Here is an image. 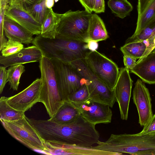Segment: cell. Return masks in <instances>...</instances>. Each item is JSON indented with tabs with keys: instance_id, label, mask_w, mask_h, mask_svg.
<instances>
[{
	"instance_id": "cell-1",
	"label": "cell",
	"mask_w": 155,
	"mask_h": 155,
	"mask_svg": "<svg viewBox=\"0 0 155 155\" xmlns=\"http://www.w3.org/2000/svg\"><path fill=\"white\" fill-rule=\"evenodd\" d=\"M32 44L40 49L43 56L68 64L85 59L91 51L87 42L84 41L57 37L45 38L40 35L34 38Z\"/></svg>"
},
{
	"instance_id": "cell-2",
	"label": "cell",
	"mask_w": 155,
	"mask_h": 155,
	"mask_svg": "<svg viewBox=\"0 0 155 155\" xmlns=\"http://www.w3.org/2000/svg\"><path fill=\"white\" fill-rule=\"evenodd\" d=\"M94 149L122 154L155 155V134H111L105 142L100 141Z\"/></svg>"
},
{
	"instance_id": "cell-3",
	"label": "cell",
	"mask_w": 155,
	"mask_h": 155,
	"mask_svg": "<svg viewBox=\"0 0 155 155\" xmlns=\"http://www.w3.org/2000/svg\"><path fill=\"white\" fill-rule=\"evenodd\" d=\"M41 87L40 102L45 106L50 117L63 103L59 93L54 66L50 59L44 56L39 61Z\"/></svg>"
},
{
	"instance_id": "cell-4",
	"label": "cell",
	"mask_w": 155,
	"mask_h": 155,
	"mask_svg": "<svg viewBox=\"0 0 155 155\" xmlns=\"http://www.w3.org/2000/svg\"><path fill=\"white\" fill-rule=\"evenodd\" d=\"M92 14L86 10H69L62 14L56 37L76 40L87 42L88 30Z\"/></svg>"
},
{
	"instance_id": "cell-5",
	"label": "cell",
	"mask_w": 155,
	"mask_h": 155,
	"mask_svg": "<svg viewBox=\"0 0 155 155\" xmlns=\"http://www.w3.org/2000/svg\"><path fill=\"white\" fill-rule=\"evenodd\" d=\"M0 119L5 129L14 138L28 148L45 154L44 140L28 121L26 116L14 121Z\"/></svg>"
},
{
	"instance_id": "cell-6",
	"label": "cell",
	"mask_w": 155,
	"mask_h": 155,
	"mask_svg": "<svg viewBox=\"0 0 155 155\" xmlns=\"http://www.w3.org/2000/svg\"><path fill=\"white\" fill-rule=\"evenodd\" d=\"M84 60L92 72L111 90L114 91L120 72L117 64L96 50L91 51Z\"/></svg>"
},
{
	"instance_id": "cell-7",
	"label": "cell",
	"mask_w": 155,
	"mask_h": 155,
	"mask_svg": "<svg viewBox=\"0 0 155 155\" xmlns=\"http://www.w3.org/2000/svg\"><path fill=\"white\" fill-rule=\"evenodd\" d=\"M50 59L54 66L60 97L63 101H67L68 96L86 83L87 81L70 64Z\"/></svg>"
},
{
	"instance_id": "cell-8",
	"label": "cell",
	"mask_w": 155,
	"mask_h": 155,
	"mask_svg": "<svg viewBox=\"0 0 155 155\" xmlns=\"http://www.w3.org/2000/svg\"><path fill=\"white\" fill-rule=\"evenodd\" d=\"M133 82L129 71L125 67L120 68L114 91L116 101L118 103L121 118L123 120L128 118Z\"/></svg>"
},
{
	"instance_id": "cell-9",
	"label": "cell",
	"mask_w": 155,
	"mask_h": 155,
	"mask_svg": "<svg viewBox=\"0 0 155 155\" xmlns=\"http://www.w3.org/2000/svg\"><path fill=\"white\" fill-rule=\"evenodd\" d=\"M81 115L89 123L96 125L111 122L112 113L108 105L88 100L79 104H73Z\"/></svg>"
},
{
	"instance_id": "cell-10",
	"label": "cell",
	"mask_w": 155,
	"mask_h": 155,
	"mask_svg": "<svg viewBox=\"0 0 155 155\" xmlns=\"http://www.w3.org/2000/svg\"><path fill=\"white\" fill-rule=\"evenodd\" d=\"M41 87V80L37 78L23 91L8 97L7 102L15 109L25 112L40 102Z\"/></svg>"
},
{
	"instance_id": "cell-11",
	"label": "cell",
	"mask_w": 155,
	"mask_h": 155,
	"mask_svg": "<svg viewBox=\"0 0 155 155\" xmlns=\"http://www.w3.org/2000/svg\"><path fill=\"white\" fill-rule=\"evenodd\" d=\"M133 99L138 111L139 123L143 126L151 119L153 114L149 91L140 79H137L135 84Z\"/></svg>"
},
{
	"instance_id": "cell-12",
	"label": "cell",
	"mask_w": 155,
	"mask_h": 155,
	"mask_svg": "<svg viewBox=\"0 0 155 155\" xmlns=\"http://www.w3.org/2000/svg\"><path fill=\"white\" fill-rule=\"evenodd\" d=\"M10 0L5 13V16L19 24L33 35H40L41 25L34 19L20 3L16 0Z\"/></svg>"
},
{
	"instance_id": "cell-13",
	"label": "cell",
	"mask_w": 155,
	"mask_h": 155,
	"mask_svg": "<svg viewBox=\"0 0 155 155\" xmlns=\"http://www.w3.org/2000/svg\"><path fill=\"white\" fill-rule=\"evenodd\" d=\"M87 81L86 84L89 100L107 105L112 108L116 101L114 90H111L94 75L89 76Z\"/></svg>"
},
{
	"instance_id": "cell-14",
	"label": "cell",
	"mask_w": 155,
	"mask_h": 155,
	"mask_svg": "<svg viewBox=\"0 0 155 155\" xmlns=\"http://www.w3.org/2000/svg\"><path fill=\"white\" fill-rule=\"evenodd\" d=\"M45 154L48 155H107V151L93 149L91 147L73 145L59 142L44 140Z\"/></svg>"
},
{
	"instance_id": "cell-15",
	"label": "cell",
	"mask_w": 155,
	"mask_h": 155,
	"mask_svg": "<svg viewBox=\"0 0 155 155\" xmlns=\"http://www.w3.org/2000/svg\"><path fill=\"white\" fill-rule=\"evenodd\" d=\"M42 56L40 49L33 45L24 48L17 53L8 57L1 55L0 63L6 68L15 65L39 62Z\"/></svg>"
},
{
	"instance_id": "cell-16",
	"label": "cell",
	"mask_w": 155,
	"mask_h": 155,
	"mask_svg": "<svg viewBox=\"0 0 155 155\" xmlns=\"http://www.w3.org/2000/svg\"><path fill=\"white\" fill-rule=\"evenodd\" d=\"M4 34L8 40L27 45L32 43L33 35L19 24L5 16L3 26Z\"/></svg>"
},
{
	"instance_id": "cell-17",
	"label": "cell",
	"mask_w": 155,
	"mask_h": 155,
	"mask_svg": "<svg viewBox=\"0 0 155 155\" xmlns=\"http://www.w3.org/2000/svg\"><path fill=\"white\" fill-rule=\"evenodd\" d=\"M130 71L144 82L149 84H155V49L142 59L137 61Z\"/></svg>"
},
{
	"instance_id": "cell-18",
	"label": "cell",
	"mask_w": 155,
	"mask_h": 155,
	"mask_svg": "<svg viewBox=\"0 0 155 155\" xmlns=\"http://www.w3.org/2000/svg\"><path fill=\"white\" fill-rule=\"evenodd\" d=\"M137 11L136 28L130 38L139 35L155 15V0H138Z\"/></svg>"
},
{
	"instance_id": "cell-19",
	"label": "cell",
	"mask_w": 155,
	"mask_h": 155,
	"mask_svg": "<svg viewBox=\"0 0 155 155\" xmlns=\"http://www.w3.org/2000/svg\"><path fill=\"white\" fill-rule=\"evenodd\" d=\"M64 102L56 113L49 120L63 124H70L81 115L78 109L69 101Z\"/></svg>"
},
{
	"instance_id": "cell-20",
	"label": "cell",
	"mask_w": 155,
	"mask_h": 155,
	"mask_svg": "<svg viewBox=\"0 0 155 155\" xmlns=\"http://www.w3.org/2000/svg\"><path fill=\"white\" fill-rule=\"evenodd\" d=\"M88 35L89 40L97 42L105 40L109 37L103 21L95 13L92 14L90 19Z\"/></svg>"
},
{
	"instance_id": "cell-21",
	"label": "cell",
	"mask_w": 155,
	"mask_h": 155,
	"mask_svg": "<svg viewBox=\"0 0 155 155\" xmlns=\"http://www.w3.org/2000/svg\"><path fill=\"white\" fill-rule=\"evenodd\" d=\"M20 3L23 7L28 12L38 23L42 25L50 8H52L54 2L58 0H43L31 5H25Z\"/></svg>"
},
{
	"instance_id": "cell-22",
	"label": "cell",
	"mask_w": 155,
	"mask_h": 155,
	"mask_svg": "<svg viewBox=\"0 0 155 155\" xmlns=\"http://www.w3.org/2000/svg\"><path fill=\"white\" fill-rule=\"evenodd\" d=\"M62 14L55 13L52 8L41 25L40 35L44 38L54 39L56 38L58 24Z\"/></svg>"
},
{
	"instance_id": "cell-23",
	"label": "cell",
	"mask_w": 155,
	"mask_h": 155,
	"mask_svg": "<svg viewBox=\"0 0 155 155\" xmlns=\"http://www.w3.org/2000/svg\"><path fill=\"white\" fill-rule=\"evenodd\" d=\"M7 97H1L0 99V118L8 121H14L24 118V112L17 110L9 105L7 102Z\"/></svg>"
},
{
	"instance_id": "cell-24",
	"label": "cell",
	"mask_w": 155,
	"mask_h": 155,
	"mask_svg": "<svg viewBox=\"0 0 155 155\" xmlns=\"http://www.w3.org/2000/svg\"><path fill=\"white\" fill-rule=\"evenodd\" d=\"M147 47L144 41H134L125 43L120 47V50L124 55L139 59L145 53Z\"/></svg>"
},
{
	"instance_id": "cell-25",
	"label": "cell",
	"mask_w": 155,
	"mask_h": 155,
	"mask_svg": "<svg viewBox=\"0 0 155 155\" xmlns=\"http://www.w3.org/2000/svg\"><path fill=\"white\" fill-rule=\"evenodd\" d=\"M107 4L112 12L121 18L129 15L133 9L132 5L127 0H109Z\"/></svg>"
},
{
	"instance_id": "cell-26",
	"label": "cell",
	"mask_w": 155,
	"mask_h": 155,
	"mask_svg": "<svg viewBox=\"0 0 155 155\" xmlns=\"http://www.w3.org/2000/svg\"><path fill=\"white\" fill-rule=\"evenodd\" d=\"M25 71V67L22 64L12 65L8 68L7 70L8 82L10 84V89L18 90L21 76Z\"/></svg>"
},
{
	"instance_id": "cell-27",
	"label": "cell",
	"mask_w": 155,
	"mask_h": 155,
	"mask_svg": "<svg viewBox=\"0 0 155 155\" xmlns=\"http://www.w3.org/2000/svg\"><path fill=\"white\" fill-rule=\"evenodd\" d=\"M155 38V15L150 20L139 35L133 38H129L127 40L126 43L140 41H148L153 40Z\"/></svg>"
},
{
	"instance_id": "cell-28",
	"label": "cell",
	"mask_w": 155,
	"mask_h": 155,
	"mask_svg": "<svg viewBox=\"0 0 155 155\" xmlns=\"http://www.w3.org/2000/svg\"><path fill=\"white\" fill-rule=\"evenodd\" d=\"M89 100V93L86 84H84L76 91L70 94L67 100L73 104H79Z\"/></svg>"
},
{
	"instance_id": "cell-29",
	"label": "cell",
	"mask_w": 155,
	"mask_h": 155,
	"mask_svg": "<svg viewBox=\"0 0 155 155\" xmlns=\"http://www.w3.org/2000/svg\"><path fill=\"white\" fill-rule=\"evenodd\" d=\"M0 51L8 41L5 37L3 26L5 13L8 8L10 0H0Z\"/></svg>"
},
{
	"instance_id": "cell-30",
	"label": "cell",
	"mask_w": 155,
	"mask_h": 155,
	"mask_svg": "<svg viewBox=\"0 0 155 155\" xmlns=\"http://www.w3.org/2000/svg\"><path fill=\"white\" fill-rule=\"evenodd\" d=\"M23 48L24 45L22 44L8 40L0 51L2 56L8 57L17 53Z\"/></svg>"
},
{
	"instance_id": "cell-31",
	"label": "cell",
	"mask_w": 155,
	"mask_h": 155,
	"mask_svg": "<svg viewBox=\"0 0 155 155\" xmlns=\"http://www.w3.org/2000/svg\"><path fill=\"white\" fill-rule=\"evenodd\" d=\"M140 135H153L155 134V114L145 125L142 131L138 133Z\"/></svg>"
},
{
	"instance_id": "cell-32",
	"label": "cell",
	"mask_w": 155,
	"mask_h": 155,
	"mask_svg": "<svg viewBox=\"0 0 155 155\" xmlns=\"http://www.w3.org/2000/svg\"><path fill=\"white\" fill-rule=\"evenodd\" d=\"M8 82V74L6 68L0 67V93L2 92L5 84Z\"/></svg>"
},
{
	"instance_id": "cell-33",
	"label": "cell",
	"mask_w": 155,
	"mask_h": 155,
	"mask_svg": "<svg viewBox=\"0 0 155 155\" xmlns=\"http://www.w3.org/2000/svg\"><path fill=\"white\" fill-rule=\"evenodd\" d=\"M137 59L134 57L126 55H124L123 61L126 68L129 71L134 67L137 63Z\"/></svg>"
},
{
	"instance_id": "cell-34",
	"label": "cell",
	"mask_w": 155,
	"mask_h": 155,
	"mask_svg": "<svg viewBox=\"0 0 155 155\" xmlns=\"http://www.w3.org/2000/svg\"><path fill=\"white\" fill-rule=\"evenodd\" d=\"M85 10L91 13L93 11L95 0H78Z\"/></svg>"
},
{
	"instance_id": "cell-35",
	"label": "cell",
	"mask_w": 155,
	"mask_h": 155,
	"mask_svg": "<svg viewBox=\"0 0 155 155\" xmlns=\"http://www.w3.org/2000/svg\"><path fill=\"white\" fill-rule=\"evenodd\" d=\"M105 10L104 0H95L93 11L96 13L104 12Z\"/></svg>"
},
{
	"instance_id": "cell-36",
	"label": "cell",
	"mask_w": 155,
	"mask_h": 155,
	"mask_svg": "<svg viewBox=\"0 0 155 155\" xmlns=\"http://www.w3.org/2000/svg\"><path fill=\"white\" fill-rule=\"evenodd\" d=\"M87 46L89 49L91 51L96 50L98 46L97 42L93 40H89L87 42Z\"/></svg>"
},
{
	"instance_id": "cell-37",
	"label": "cell",
	"mask_w": 155,
	"mask_h": 155,
	"mask_svg": "<svg viewBox=\"0 0 155 155\" xmlns=\"http://www.w3.org/2000/svg\"><path fill=\"white\" fill-rule=\"evenodd\" d=\"M21 2L23 5H31L38 3L43 0H17Z\"/></svg>"
},
{
	"instance_id": "cell-38",
	"label": "cell",
	"mask_w": 155,
	"mask_h": 155,
	"mask_svg": "<svg viewBox=\"0 0 155 155\" xmlns=\"http://www.w3.org/2000/svg\"></svg>"
}]
</instances>
